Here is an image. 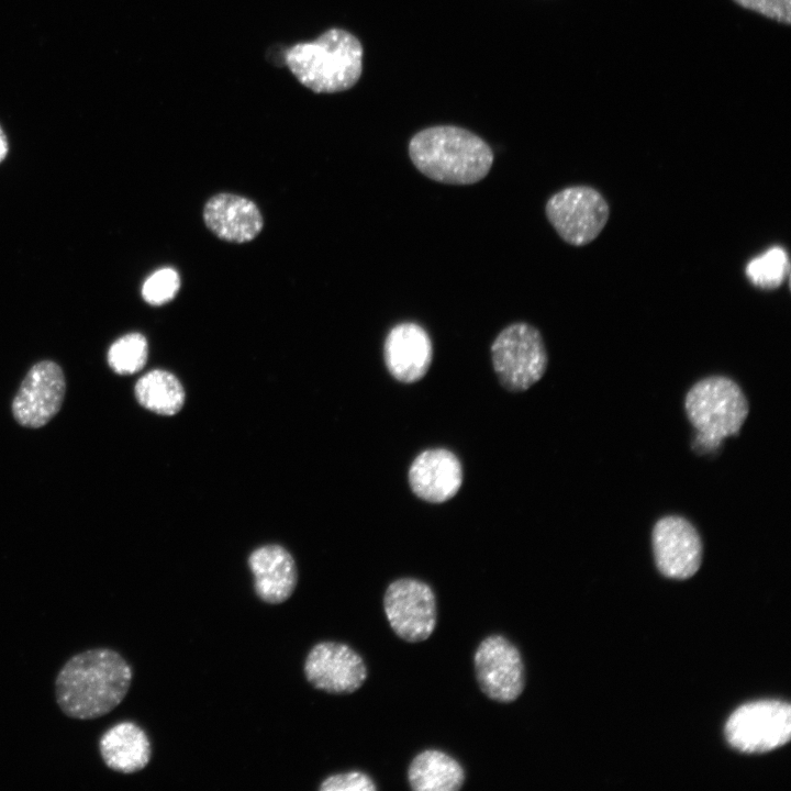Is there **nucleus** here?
Segmentation results:
<instances>
[{
  "mask_svg": "<svg viewBox=\"0 0 791 791\" xmlns=\"http://www.w3.org/2000/svg\"><path fill=\"white\" fill-rule=\"evenodd\" d=\"M133 670L111 648H92L70 657L55 679L60 711L75 720H94L114 710L127 694Z\"/></svg>",
  "mask_w": 791,
  "mask_h": 791,
  "instance_id": "1",
  "label": "nucleus"
},
{
  "mask_svg": "<svg viewBox=\"0 0 791 791\" xmlns=\"http://www.w3.org/2000/svg\"><path fill=\"white\" fill-rule=\"evenodd\" d=\"M409 155L424 176L449 185L478 182L493 164L488 143L455 125H436L417 132L409 143Z\"/></svg>",
  "mask_w": 791,
  "mask_h": 791,
  "instance_id": "2",
  "label": "nucleus"
},
{
  "mask_svg": "<svg viewBox=\"0 0 791 791\" xmlns=\"http://www.w3.org/2000/svg\"><path fill=\"white\" fill-rule=\"evenodd\" d=\"M285 63L297 80L313 92H341L360 78L363 46L348 31L330 29L314 41L291 46Z\"/></svg>",
  "mask_w": 791,
  "mask_h": 791,
  "instance_id": "3",
  "label": "nucleus"
},
{
  "mask_svg": "<svg viewBox=\"0 0 791 791\" xmlns=\"http://www.w3.org/2000/svg\"><path fill=\"white\" fill-rule=\"evenodd\" d=\"M684 409L697 431L694 447L704 452L717 449L726 437L738 435L749 412L740 387L724 376L695 382L686 394Z\"/></svg>",
  "mask_w": 791,
  "mask_h": 791,
  "instance_id": "4",
  "label": "nucleus"
},
{
  "mask_svg": "<svg viewBox=\"0 0 791 791\" xmlns=\"http://www.w3.org/2000/svg\"><path fill=\"white\" fill-rule=\"evenodd\" d=\"M492 365L500 383L521 392L535 385L547 368V353L539 331L517 322L503 328L491 345Z\"/></svg>",
  "mask_w": 791,
  "mask_h": 791,
  "instance_id": "5",
  "label": "nucleus"
},
{
  "mask_svg": "<svg viewBox=\"0 0 791 791\" xmlns=\"http://www.w3.org/2000/svg\"><path fill=\"white\" fill-rule=\"evenodd\" d=\"M727 743L745 754H762L786 745L791 737V708L773 700L738 708L724 728Z\"/></svg>",
  "mask_w": 791,
  "mask_h": 791,
  "instance_id": "6",
  "label": "nucleus"
},
{
  "mask_svg": "<svg viewBox=\"0 0 791 791\" xmlns=\"http://www.w3.org/2000/svg\"><path fill=\"white\" fill-rule=\"evenodd\" d=\"M545 213L561 239L572 246H583L602 232L610 208L594 188L572 186L554 193L546 202Z\"/></svg>",
  "mask_w": 791,
  "mask_h": 791,
  "instance_id": "7",
  "label": "nucleus"
},
{
  "mask_svg": "<svg viewBox=\"0 0 791 791\" xmlns=\"http://www.w3.org/2000/svg\"><path fill=\"white\" fill-rule=\"evenodd\" d=\"M383 611L393 633L404 642L426 640L437 624V601L425 581L405 577L390 582L383 594Z\"/></svg>",
  "mask_w": 791,
  "mask_h": 791,
  "instance_id": "8",
  "label": "nucleus"
},
{
  "mask_svg": "<svg viewBox=\"0 0 791 791\" xmlns=\"http://www.w3.org/2000/svg\"><path fill=\"white\" fill-rule=\"evenodd\" d=\"M475 676L480 691L490 700L511 703L525 688V665L520 649L508 637L491 634L474 654Z\"/></svg>",
  "mask_w": 791,
  "mask_h": 791,
  "instance_id": "9",
  "label": "nucleus"
},
{
  "mask_svg": "<svg viewBox=\"0 0 791 791\" xmlns=\"http://www.w3.org/2000/svg\"><path fill=\"white\" fill-rule=\"evenodd\" d=\"M303 671L313 688L331 694H350L359 690L368 677L361 655L349 645L334 640L315 644L305 657Z\"/></svg>",
  "mask_w": 791,
  "mask_h": 791,
  "instance_id": "10",
  "label": "nucleus"
},
{
  "mask_svg": "<svg viewBox=\"0 0 791 791\" xmlns=\"http://www.w3.org/2000/svg\"><path fill=\"white\" fill-rule=\"evenodd\" d=\"M66 392L62 368L52 360L35 364L12 401L15 421L25 427L46 425L60 410Z\"/></svg>",
  "mask_w": 791,
  "mask_h": 791,
  "instance_id": "11",
  "label": "nucleus"
},
{
  "mask_svg": "<svg viewBox=\"0 0 791 791\" xmlns=\"http://www.w3.org/2000/svg\"><path fill=\"white\" fill-rule=\"evenodd\" d=\"M651 544L656 566L671 579H688L700 568L703 546L697 528L684 517L667 515L654 525Z\"/></svg>",
  "mask_w": 791,
  "mask_h": 791,
  "instance_id": "12",
  "label": "nucleus"
},
{
  "mask_svg": "<svg viewBox=\"0 0 791 791\" xmlns=\"http://www.w3.org/2000/svg\"><path fill=\"white\" fill-rule=\"evenodd\" d=\"M383 357L394 379L404 383L416 382L425 376L432 363L431 338L416 323L397 324L387 334Z\"/></svg>",
  "mask_w": 791,
  "mask_h": 791,
  "instance_id": "13",
  "label": "nucleus"
},
{
  "mask_svg": "<svg viewBox=\"0 0 791 791\" xmlns=\"http://www.w3.org/2000/svg\"><path fill=\"white\" fill-rule=\"evenodd\" d=\"M408 478L413 493L420 499L442 503L459 491L463 467L457 456L448 449H426L411 464Z\"/></svg>",
  "mask_w": 791,
  "mask_h": 791,
  "instance_id": "14",
  "label": "nucleus"
},
{
  "mask_svg": "<svg viewBox=\"0 0 791 791\" xmlns=\"http://www.w3.org/2000/svg\"><path fill=\"white\" fill-rule=\"evenodd\" d=\"M254 578V591L268 604L287 601L298 584V568L293 556L278 544L255 548L247 559Z\"/></svg>",
  "mask_w": 791,
  "mask_h": 791,
  "instance_id": "15",
  "label": "nucleus"
},
{
  "mask_svg": "<svg viewBox=\"0 0 791 791\" xmlns=\"http://www.w3.org/2000/svg\"><path fill=\"white\" fill-rule=\"evenodd\" d=\"M203 220L215 236L239 244L253 241L264 225L263 215L255 202L227 192L218 193L207 201Z\"/></svg>",
  "mask_w": 791,
  "mask_h": 791,
  "instance_id": "16",
  "label": "nucleus"
},
{
  "mask_svg": "<svg viewBox=\"0 0 791 791\" xmlns=\"http://www.w3.org/2000/svg\"><path fill=\"white\" fill-rule=\"evenodd\" d=\"M99 753L104 765L120 773H135L149 762L152 745L146 732L131 721L110 727L99 740Z\"/></svg>",
  "mask_w": 791,
  "mask_h": 791,
  "instance_id": "17",
  "label": "nucleus"
},
{
  "mask_svg": "<svg viewBox=\"0 0 791 791\" xmlns=\"http://www.w3.org/2000/svg\"><path fill=\"white\" fill-rule=\"evenodd\" d=\"M406 778L414 791H457L466 779L465 769L452 755L427 748L411 760Z\"/></svg>",
  "mask_w": 791,
  "mask_h": 791,
  "instance_id": "18",
  "label": "nucleus"
},
{
  "mask_svg": "<svg viewBox=\"0 0 791 791\" xmlns=\"http://www.w3.org/2000/svg\"><path fill=\"white\" fill-rule=\"evenodd\" d=\"M134 394L143 408L166 416L177 414L186 400L180 380L164 369H154L143 375L135 383Z\"/></svg>",
  "mask_w": 791,
  "mask_h": 791,
  "instance_id": "19",
  "label": "nucleus"
},
{
  "mask_svg": "<svg viewBox=\"0 0 791 791\" xmlns=\"http://www.w3.org/2000/svg\"><path fill=\"white\" fill-rule=\"evenodd\" d=\"M148 357V344L141 333H129L118 338L109 348L107 359L118 375L127 376L140 371Z\"/></svg>",
  "mask_w": 791,
  "mask_h": 791,
  "instance_id": "20",
  "label": "nucleus"
},
{
  "mask_svg": "<svg viewBox=\"0 0 791 791\" xmlns=\"http://www.w3.org/2000/svg\"><path fill=\"white\" fill-rule=\"evenodd\" d=\"M789 268L788 254L782 247L775 246L747 264L746 276L761 289H776L788 276Z\"/></svg>",
  "mask_w": 791,
  "mask_h": 791,
  "instance_id": "21",
  "label": "nucleus"
},
{
  "mask_svg": "<svg viewBox=\"0 0 791 791\" xmlns=\"http://www.w3.org/2000/svg\"><path fill=\"white\" fill-rule=\"evenodd\" d=\"M180 287L178 272L165 267L153 272L142 286V297L151 305H163L175 298Z\"/></svg>",
  "mask_w": 791,
  "mask_h": 791,
  "instance_id": "22",
  "label": "nucleus"
},
{
  "mask_svg": "<svg viewBox=\"0 0 791 791\" xmlns=\"http://www.w3.org/2000/svg\"><path fill=\"white\" fill-rule=\"evenodd\" d=\"M375 780L360 770H349L326 777L320 784V791H376Z\"/></svg>",
  "mask_w": 791,
  "mask_h": 791,
  "instance_id": "23",
  "label": "nucleus"
},
{
  "mask_svg": "<svg viewBox=\"0 0 791 791\" xmlns=\"http://www.w3.org/2000/svg\"><path fill=\"white\" fill-rule=\"evenodd\" d=\"M738 5L756 11L777 22L791 23V0H733Z\"/></svg>",
  "mask_w": 791,
  "mask_h": 791,
  "instance_id": "24",
  "label": "nucleus"
},
{
  "mask_svg": "<svg viewBox=\"0 0 791 791\" xmlns=\"http://www.w3.org/2000/svg\"><path fill=\"white\" fill-rule=\"evenodd\" d=\"M8 153L7 137L0 126V163L4 159Z\"/></svg>",
  "mask_w": 791,
  "mask_h": 791,
  "instance_id": "25",
  "label": "nucleus"
}]
</instances>
